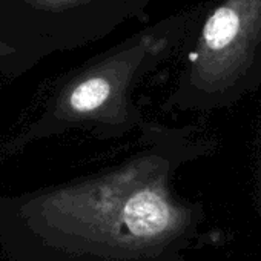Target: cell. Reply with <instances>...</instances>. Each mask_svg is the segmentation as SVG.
I'll return each instance as SVG.
<instances>
[{"label":"cell","mask_w":261,"mask_h":261,"mask_svg":"<svg viewBox=\"0 0 261 261\" xmlns=\"http://www.w3.org/2000/svg\"><path fill=\"white\" fill-rule=\"evenodd\" d=\"M166 46V39L146 34L118 49L74 80L8 148L19 149L72 127H89L100 139L123 137L140 124V114L129 101V89Z\"/></svg>","instance_id":"cell-2"},{"label":"cell","mask_w":261,"mask_h":261,"mask_svg":"<svg viewBox=\"0 0 261 261\" xmlns=\"http://www.w3.org/2000/svg\"><path fill=\"white\" fill-rule=\"evenodd\" d=\"M143 152L98 175L0 197V249L10 261H180L198 240L201 211L174 192L195 149L146 129Z\"/></svg>","instance_id":"cell-1"},{"label":"cell","mask_w":261,"mask_h":261,"mask_svg":"<svg viewBox=\"0 0 261 261\" xmlns=\"http://www.w3.org/2000/svg\"><path fill=\"white\" fill-rule=\"evenodd\" d=\"M261 46V0H224L206 19L191 68L171 100L181 109H212L247 88Z\"/></svg>","instance_id":"cell-3"}]
</instances>
